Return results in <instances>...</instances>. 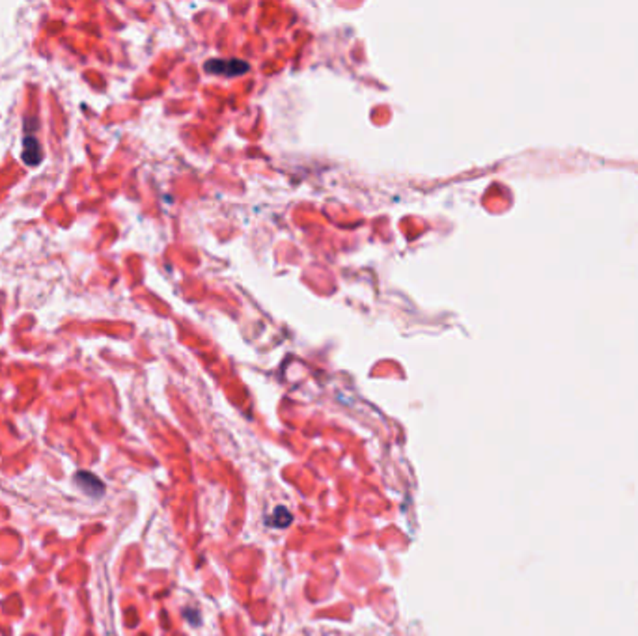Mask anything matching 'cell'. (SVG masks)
Instances as JSON below:
<instances>
[{
	"label": "cell",
	"mask_w": 638,
	"mask_h": 636,
	"mask_svg": "<svg viewBox=\"0 0 638 636\" xmlns=\"http://www.w3.org/2000/svg\"><path fill=\"white\" fill-rule=\"evenodd\" d=\"M75 482H77V485H79V487H81L84 493H88L90 496H99L105 491L103 484H101V482H99L93 474L79 472L75 476Z\"/></svg>",
	"instance_id": "7a4b0ae2"
},
{
	"label": "cell",
	"mask_w": 638,
	"mask_h": 636,
	"mask_svg": "<svg viewBox=\"0 0 638 636\" xmlns=\"http://www.w3.org/2000/svg\"><path fill=\"white\" fill-rule=\"evenodd\" d=\"M22 159H25L30 166H36V164L39 163V159H41V147H39L38 140L32 138V136L25 138V152H22Z\"/></svg>",
	"instance_id": "3957f363"
},
{
	"label": "cell",
	"mask_w": 638,
	"mask_h": 636,
	"mask_svg": "<svg viewBox=\"0 0 638 636\" xmlns=\"http://www.w3.org/2000/svg\"><path fill=\"white\" fill-rule=\"evenodd\" d=\"M206 69L213 71L217 75H239V73L248 69V65L239 60H209L206 64Z\"/></svg>",
	"instance_id": "6da1fadb"
}]
</instances>
